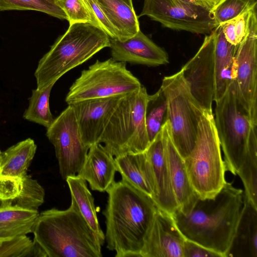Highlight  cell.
Listing matches in <instances>:
<instances>
[{"mask_svg": "<svg viewBox=\"0 0 257 257\" xmlns=\"http://www.w3.org/2000/svg\"><path fill=\"white\" fill-rule=\"evenodd\" d=\"M243 202V191L226 181L213 197L198 198L186 212L172 216L186 239L225 257L233 239Z\"/></svg>", "mask_w": 257, "mask_h": 257, "instance_id": "6da1fadb", "label": "cell"}, {"mask_svg": "<svg viewBox=\"0 0 257 257\" xmlns=\"http://www.w3.org/2000/svg\"><path fill=\"white\" fill-rule=\"evenodd\" d=\"M105 239L116 257H141L144 240L158 208L153 199L121 180L106 190Z\"/></svg>", "mask_w": 257, "mask_h": 257, "instance_id": "7a4b0ae2", "label": "cell"}, {"mask_svg": "<svg viewBox=\"0 0 257 257\" xmlns=\"http://www.w3.org/2000/svg\"><path fill=\"white\" fill-rule=\"evenodd\" d=\"M33 233L47 257L102 256L99 237L72 199L66 210L52 208L39 213Z\"/></svg>", "mask_w": 257, "mask_h": 257, "instance_id": "3957f363", "label": "cell"}, {"mask_svg": "<svg viewBox=\"0 0 257 257\" xmlns=\"http://www.w3.org/2000/svg\"><path fill=\"white\" fill-rule=\"evenodd\" d=\"M109 45V37L100 27L89 23L70 24L39 61L34 73L37 89L55 84L68 71Z\"/></svg>", "mask_w": 257, "mask_h": 257, "instance_id": "277c9868", "label": "cell"}, {"mask_svg": "<svg viewBox=\"0 0 257 257\" xmlns=\"http://www.w3.org/2000/svg\"><path fill=\"white\" fill-rule=\"evenodd\" d=\"M191 186L201 199L212 198L226 182L214 114L205 111L200 120L193 148L184 159Z\"/></svg>", "mask_w": 257, "mask_h": 257, "instance_id": "5b68a950", "label": "cell"}, {"mask_svg": "<svg viewBox=\"0 0 257 257\" xmlns=\"http://www.w3.org/2000/svg\"><path fill=\"white\" fill-rule=\"evenodd\" d=\"M148 95L142 85L124 95L118 103L99 142L113 156L143 153L150 145L145 120Z\"/></svg>", "mask_w": 257, "mask_h": 257, "instance_id": "8992f818", "label": "cell"}, {"mask_svg": "<svg viewBox=\"0 0 257 257\" xmlns=\"http://www.w3.org/2000/svg\"><path fill=\"white\" fill-rule=\"evenodd\" d=\"M215 104L214 122L226 171L236 175L248 149L257 145V125L238 100L233 81Z\"/></svg>", "mask_w": 257, "mask_h": 257, "instance_id": "52a82bcc", "label": "cell"}, {"mask_svg": "<svg viewBox=\"0 0 257 257\" xmlns=\"http://www.w3.org/2000/svg\"><path fill=\"white\" fill-rule=\"evenodd\" d=\"M160 87L167 99L171 138L184 160L194 146L205 111L192 95L181 70L165 76Z\"/></svg>", "mask_w": 257, "mask_h": 257, "instance_id": "ba28073f", "label": "cell"}, {"mask_svg": "<svg viewBox=\"0 0 257 257\" xmlns=\"http://www.w3.org/2000/svg\"><path fill=\"white\" fill-rule=\"evenodd\" d=\"M140 80L126 67V63L112 58L97 60L81 71L66 96L69 104L94 98L125 95L139 89Z\"/></svg>", "mask_w": 257, "mask_h": 257, "instance_id": "9c48e42d", "label": "cell"}, {"mask_svg": "<svg viewBox=\"0 0 257 257\" xmlns=\"http://www.w3.org/2000/svg\"><path fill=\"white\" fill-rule=\"evenodd\" d=\"M46 136L54 147L62 178L76 175L85 162L89 148L83 143L75 113L70 104L47 128Z\"/></svg>", "mask_w": 257, "mask_h": 257, "instance_id": "30bf717a", "label": "cell"}, {"mask_svg": "<svg viewBox=\"0 0 257 257\" xmlns=\"http://www.w3.org/2000/svg\"><path fill=\"white\" fill-rule=\"evenodd\" d=\"M144 16L176 31L207 35L216 28L212 10L178 0H145L139 16Z\"/></svg>", "mask_w": 257, "mask_h": 257, "instance_id": "8fae6325", "label": "cell"}, {"mask_svg": "<svg viewBox=\"0 0 257 257\" xmlns=\"http://www.w3.org/2000/svg\"><path fill=\"white\" fill-rule=\"evenodd\" d=\"M233 83L236 95L257 125V26L237 46Z\"/></svg>", "mask_w": 257, "mask_h": 257, "instance_id": "7c38bea8", "label": "cell"}, {"mask_svg": "<svg viewBox=\"0 0 257 257\" xmlns=\"http://www.w3.org/2000/svg\"><path fill=\"white\" fill-rule=\"evenodd\" d=\"M214 31L205 35L195 54L181 68L192 95L204 110L212 112L214 92Z\"/></svg>", "mask_w": 257, "mask_h": 257, "instance_id": "4fadbf2b", "label": "cell"}, {"mask_svg": "<svg viewBox=\"0 0 257 257\" xmlns=\"http://www.w3.org/2000/svg\"><path fill=\"white\" fill-rule=\"evenodd\" d=\"M123 96L89 99L69 104L74 110L82 140L87 147L100 143L106 126Z\"/></svg>", "mask_w": 257, "mask_h": 257, "instance_id": "5bb4252c", "label": "cell"}, {"mask_svg": "<svg viewBox=\"0 0 257 257\" xmlns=\"http://www.w3.org/2000/svg\"><path fill=\"white\" fill-rule=\"evenodd\" d=\"M185 240L172 215L158 208L145 237L141 257H183Z\"/></svg>", "mask_w": 257, "mask_h": 257, "instance_id": "9a60e30c", "label": "cell"}, {"mask_svg": "<svg viewBox=\"0 0 257 257\" xmlns=\"http://www.w3.org/2000/svg\"><path fill=\"white\" fill-rule=\"evenodd\" d=\"M109 40L111 58L116 61L149 66L166 65L169 62L166 51L140 30L126 40L109 38Z\"/></svg>", "mask_w": 257, "mask_h": 257, "instance_id": "2e32d148", "label": "cell"}, {"mask_svg": "<svg viewBox=\"0 0 257 257\" xmlns=\"http://www.w3.org/2000/svg\"><path fill=\"white\" fill-rule=\"evenodd\" d=\"M161 134L177 209L184 213L192 208L198 196L191 186L184 160L172 141L168 121L163 126Z\"/></svg>", "mask_w": 257, "mask_h": 257, "instance_id": "e0dca14e", "label": "cell"}, {"mask_svg": "<svg viewBox=\"0 0 257 257\" xmlns=\"http://www.w3.org/2000/svg\"><path fill=\"white\" fill-rule=\"evenodd\" d=\"M145 152L151 164L155 183L153 200L158 208L172 215L178 208V205L171 183L161 131Z\"/></svg>", "mask_w": 257, "mask_h": 257, "instance_id": "ac0fdd59", "label": "cell"}, {"mask_svg": "<svg viewBox=\"0 0 257 257\" xmlns=\"http://www.w3.org/2000/svg\"><path fill=\"white\" fill-rule=\"evenodd\" d=\"M116 167L113 156L100 143L91 146L77 175L87 181L92 190H106L114 181Z\"/></svg>", "mask_w": 257, "mask_h": 257, "instance_id": "d6986e66", "label": "cell"}, {"mask_svg": "<svg viewBox=\"0 0 257 257\" xmlns=\"http://www.w3.org/2000/svg\"><path fill=\"white\" fill-rule=\"evenodd\" d=\"M122 180L154 199L155 183L153 169L146 152L127 153L114 158Z\"/></svg>", "mask_w": 257, "mask_h": 257, "instance_id": "ffe728a7", "label": "cell"}, {"mask_svg": "<svg viewBox=\"0 0 257 257\" xmlns=\"http://www.w3.org/2000/svg\"><path fill=\"white\" fill-rule=\"evenodd\" d=\"M225 257H257V207L244 193L240 217Z\"/></svg>", "mask_w": 257, "mask_h": 257, "instance_id": "44dd1931", "label": "cell"}, {"mask_svg": "<svg viewBox=\"0 0 257 257\" xmlns=\"http://www.w3.org/2000/svg\"><path fill=\"white\" fill-rule=\"evenodd\" d=\"M214 46V92L213 101L219 100L234 79L235 55L237 46L225 38L220 25L213 30Z\"/></svg>", "mask_w": 257, "mask_h": 257, "instance_id": "7402d4cb", "label": "cell"}, {"mask_svg": "<svg viewBox=\"0 0 257 257\" xmlns=\"http://www.w3.org/2000/svg\"><path fill=\"white\" fill-rule=\"evenodd\" d=\"M38 210L16 205H0V247L20 236L33 232Z\"/></svg>", "mask_w": 257, "mask_h": 257, "instance_id": "603a6c76", "label": "cell"}, {"mask_svg": "<svg viewBox=\"0 0 257 257\" xmlns=\"http://www.w3.org/2000/svg\"><path fill=\"white\" fill-rule=\"evenodd\" d=\"M115 30L117 39L124 40L136 34L139 22L134 7L122 0H95Z\"/></svg>", "mask_w": 257, "mask_h": 257, "instance_id": "cb8c5ba5", "label": "cell"}, {"mask_svg": "<svg viewBox=\"0 0 257 257\" xmlns=\"http://www.w3.org/2000/svg\"><path fill=\"white\" fill-rule=\"evenodd\" d=\"M37 150L34 141L28 138L0 154V176L23 179Z\"/></svg>", "mask_w": 257, "mask_h": 257, "instance_id": "d4e9b609", "label": "cell"}, {"mask_svg": "<svg viewBox=\"0 0 257 257\" xmlns=\"http://www.w3.org/2000/svg\"><path fill=\"white\" fill-rule=\"evenodd\" d=\"M66 181L71 193V199L76 203L81 214L98 235L103 245L105 235L100 227L94 198L87 188L86 181L77 175L68 177Z\"/></svg>", "mask_w": 257, "mask_h": 257, "instance_id": "484cf974", "label": "cell"}, {"mask_svg": "<svg viewBox=\"0 0 257 257\" xmlns=\"http://www.w3.org/2000/svg\"><path fill=\"white\" fill-rule=\"evenodd\" d=\"M145 120L151 143L168 121L167 99L161 87L154 94L148 95L145 109Z\"/></svg>", "mask_w": 257, "mask_h": 257, "instance_id": "4316f807", "label": "cell"}, {"mask_svg": "<svg viewBox=\"0 0 257 257\" xmlns=\"http://www.w3.org/2000/svg\"><path fill=\"white\" fill-rule=\"evenodd\" d=\"M220 26L226 40L233 45H238L257 26L256 4Z\"/></svg>", "mask_w": 257, "mask_h": 257, "instance_id": "83f0119b", "label": "cell"}, {"mask_svg": "<svg viewBox=\"0 0 257 257\" xmlns=\"http://www.w3.org/2000/svg\"><path fill=\"white\" fill-rule=\"evenodd\" d=\"M54 84L39 90L33 89L28 108L23 114L24 119L48 127L54 120L49 106V98Z\"/></svg>", "mask_w": 257, "mask_h": 257, "instance_id": "f1b7e54d", "label": "cell"}, {"mask_svg": "<svg viewBox=\"0 0 257 257\" xmlns=\"http://www.w3.org/2000/svg\"><path fill=\"white\" fill-rule=\"evenodd\" d=\"M5 10H34L68 20L56 0H0V11Z\"/></svg>", "mask_w": 257, "mask_h": 257, "instance_id": "f546056e", "label": "cell"}, {"mask_svg": "<svg viewBox=\"0 0 257 257\" xmlns=\"http://www.w3.org/2000/svg\"><path fill=\"white\" fill-rule=\"evenodd\" d=\"M23 186L19 196L13 201L10 205L38 210L44 200L45 191L36 180L27 174L24 177Z\"/></svg>", "mask_w": 257, "mask_h": 257, "instance_id": "4dcf8cb0", "label": "cell"}, {"mask_svg": "<svg viewBox=\"0 0 257 257\" xmlns=\"http://www.w3.org/2000/svg\"><path fill=\"white\" fill-rule=\"evenodd\" d=\"M0 257H47L42 248L26 235L20 236L0 247Z\"/></svg>", "mask_w": 257, "mask_h": 257, "instance_id": "1f68e13d", "label": "cell"}, {"mask_svg": "<svg viewBox=\"0 0 257 257\" xmlns=\"http://www.w3.org/2000/svg\"><path fill=\"white\" fill-rule=\"evenodd\" d=\"M56 3L66 15L69 24L89 23L100 27L83 0H56Z\"/></svg>", "mask_w": 257, "mask_h": 257, "instance_id": "d6a6232c", "label": "cell"}, {"mask_svg": "<svg viewBox=\"0 0 257 257\" xmlns=\"http://www.w3.org/2000/svg\"><path fill=\"white\" fill-rule=\"evenodd\" d=\"M256 3L242 0H223L212 10L216 27L237 17Z\"/></svg>", "mask_w": 257, "mask_h": 257, "instance_id": "836d02e7", "label": "cell"}, {"mask_svg": "<svg viewBox=\"0 0 257 257\" xmlns=\"http://www.w3.org/2000/svg\"><path fill=\"white\" fill-rule=\"evenodd\" d=\"M22 186L21 178L0 176V205H10L19 196Z\"/></svg>", "mask_w": 257, "mask_h": 257, "instance_id": "e575fe53", "label": "cell"}, {"mask_svg": "<svg viewBox=\"0 0 257 257\" xmlns=\"http://www.w3.org/2000/svg\"><path fill=\"white\" fill-rule=\"evenodd\" d=\"M91 15L110 38L117 39V34L95 0H83Z\"/></svg>", "mask_w": 257, "mask_h": 257, "instance_id": "d590c367", "label": "cell"}, {"mask_svg": "<svg viewBox=\"0 0 257 257\" xmlns=\"http://www.w3.org/2000/svg\"><path fill=\"white\" fill-rule=\"evenodd\" d=\"M183 257H221V256L201 245L185 239L183 247Z\"/></svg>", "mask_w": 257, "mask_h": 257, "instance_id": "8d00e7d4", "label": "cell"}, {"mask_svg": "<svg viewBox=\"0 0 257 257\" xmlns=\"http://www.w3.org/2000/svg\"><path fill=\"white\" fill-rule=\"evenodd\" d=\"M204 7L212 10L223 0H197Z\"/></svg>", "mask_w": 257, "mask_h": 257, "instance_id": "74e56055", "label": "cell"}, {"mask_svg": "<svg viewBox=\"0 0 257 257\" xmlns=\"http://www.w3.org/2000/svg\"><path fill=\"white\" fill-rule=\"evenodd\" d=\"M178 1L183 2V3H186V4L202 6V4L197 0H178Z\"/></svg>", "mask_w": 257, "mask_h": 257, "instance_id": "f35d334b", "label": "cell"}, {"mask_svg": "<svg viewBox=\"0 0 257 257\" xmlns=\"http://www.w3.org/2000/svg\"><path fill=\"white\" fill-rule=\"evenodd\" d=\"M131 7H133L132 0H122Z\"/></svg>", "mask_w": 257, "mask_h": 257, "instance_id": "ab89813d", "label": "cell"}, {"mask_svg": "<svg viewBox=\"0 0 257 257\" xmlns=\"http://www.w3.org/2000/svg\"><path fill=\"white\" fill-rule=\"evenodd\" d=\"M243 1L250 3H257V0H242Z\"/></svg>", "mask_w": 257, "mask_h": 257, "instance_id": "60d3db41", "label": "cell"}, {"mask_svg": "<svg viewBox=\"0 0 257 257\" xmlns=\"http://www.w3.org/2000/svg\"><path fill=\"white\" fill-rule=\"evenodd\" d=\"M1 152H1V151L0 150V154L1 153Z\"/></svg>", "mask_w": 257, "mask_h": 257, "instance_id": "b9f144b4", "label": "cell"}]
</instances>
